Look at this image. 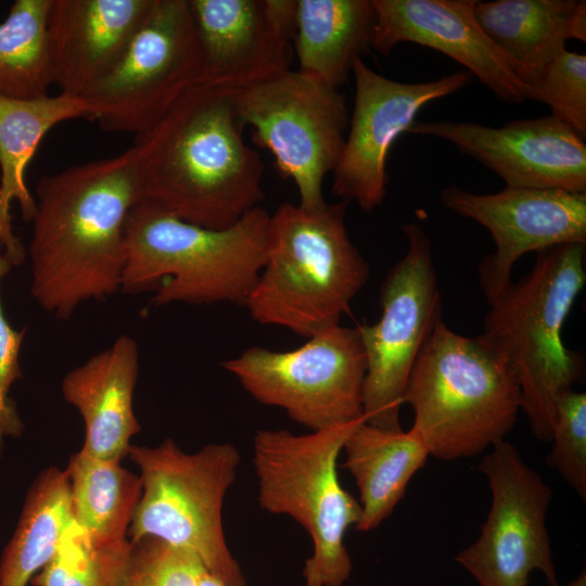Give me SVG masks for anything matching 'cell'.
Wrapping results in <instances>:
<instances>
[{"label": "cell", "instance_id": "1", "mask_svg": "<svg viewBox=\"0 0 586 586\" xmlns=\"http://www.w3.org/2000/svg\"><path fill=\"white\" fill-rule=\"evenodd\" d=\"M30 294L58 319L120 292L125 226L142 199L137 151L72 165L36 184Z\"/></svg>", "mask_w": 586, "mask_h": 586}, {"label": "cell", "instance_id": "2", "mask_svg": "<svg viewBox=\"0 0 586 586\" xmlns=\"http://www.w3.org/2000/svg\"><path fill=\"white\" fill-rule=\"evenodd\" d=\"M232 93L198 82L136 135L141 200L217 230L259 206L264 163L244 140Z\"/></svg>", "mask_w": 586, "mask_h": 586}, {"label": "cell", "instance_id": "3", "mask_svg": "<svg viewBox=\"0 0 586 586\" xmlns=\"http://www.w3.org/2000/svg\"><path fill=\"white\" fill-rule=\"evenodd\" d=\"M270 214L262 206L226 229L187 222L146 200L130 211L120 292L154 290L151 303L244 306L269 250Z\"/></svg>", "mask_w": 586, "mask_h": 586}, {"label": "cell", "instance_id": "4", "mask_svg": "<svg viewBox=\"0 0 586 586\" xmlns=\"http://www.w3.org/2000/svg\"><path fill=\"white\" fill-rule=\"evenodd\" d=\"M346 206L284 202L270 214L267 258L244 304L253 320L308 339L340 324L370 275L348 235Z\"/></svg>", "mask_w": 586, "mask_h": 586}, {"label": "cell", "instance_id": "5", "mask_svg": "<svg viewBox=\"0 0 586 586\" xmlns=\"http://www.w3.org/2000/svg\"><path fill=\"white\" fill-rule=\"evenodd\" d=\"M411 431L440 460L473 457L513 429L521 393L507 357L483 334L464 336L441 319L408 378Z\"/></svg>", "mask_w": 586, "mask_h": 586}, {"label": "cell", "instance_id": "6", "mask_svg": "<svg viewBox=\"0 0 586 586\" xmlns=\"http://www.w3.org/2000/svg\"><path fill=\"white\" fill-rule=\"evenodd\" d=\"M585 246L568 243L537 252L522 279L494 302L483 335L509 360L521 411L534 436L551 441L559 396L582 374L581 357L561 339L564 321L586 280Z\"/></svg>", "mask_w": 586, "mask_h": 586}, {"label": "cell", "instance_id": "7", "mask_svg": "<svg viewBox=\"0 0 586 586\" xmlns=\"http://www.w3.org/2000/svg\"><path fill=\"white\" fill-rule=\"evenodd\" d=\"M359 420L295 435L258 430L253 441L258 505L293 518L313 542L305 561V586H343L353 564L345 547L347 530L358 523L360 504L342 486L337 458Z\"/></svg>", "mask_w": 586, "mask_h": 586}, {"label": "cell", "instance_id": "8", "mask_svg": "<svg viewBox=\"0 0 586 586\" xmlns=\"http://www.w3.org/2000/svg\"><path fill=\"white\" fill-rule=\"evenodd\" d=\"M142 494L130 526V543L154 537L198 557L226 586H246L228 548L222 505L241 461L230 443L184 453L171 438L156 447L130 446Z\"/></svg>", "mask_w": 586, "mask_h": 586}, {"label": "cell", "instance_id": "9", "mask_svg": "<svg viewBox=\"0 0 586 586\" xmlns=\"http://www.w3.org/2000/svg\"><path fill=\"white\" fill-rule=\"evenodd\" d=\"M241 127L270 152L278 173L294 181L300 203L317 208L326 201L322 183L340 160L349 123L340 90L298 69L232 93Z\"/></svg>", "mask_w": 586, "mask_h": 586}, {"label": "cell", "instance_id": "10", "mask_svg": "<svg viewBox=\"0 0 586 586\" xmlns=\"http://www.w3.org/2000/svg\"><path fill=\"white\" fill-rule=\"evenodd\" d=\"M221 367L257 402L311 432L365 418L367 361L357 327L334 326L293 351L252 346Z\"/></svg>", "mask_w": 586, "mask_h": 586}, {"label": "cell", "instance_id": "11", "mask_svg": "<svg viewBox=\"0 0 586 586\" xmlns=\"http://www.w3.org/2000/svg\"><path fill=\"white\" fill-rule=\"evenodd\" d=\"M202 58L188 0H153L114 66L82 97L90 120L139 135L200 81Z\"/></svg>", "mask_w": 586, "mask_h": 586}, {"label": "cell", "instance_id": "12", "mask_svg": "<svg viewBox=\"0 0 586 586\" xmlns=\"http://www.w3.org/2000/svg\"><path fill=\"white\" fill-rule=\"evenodd\" d=\"M405 255L393 266L380 291L382 314L373 324L358 326L367 370L362 393L366 423L400 431V408L412 367L442 319V295L432 244L416 222L402 226Z\"/></svg>", "mask_w": 586, "mask_h": 586}, {"label": "cell", "instance_id": "13", "mask_svg": "<svg viewBox=\"0 0 586 586\" xmlns=\"http://www.w3.org/2000/svg\"><path fill=\"white\" fill-rule=\"evenodd\" d=\"M492 492V505L479 538L455 558L480 586H527L539 571L560 586L546 515L551 488L507 441L492 446L479 462Z\"/></svg>", "mask_w": 586, "mask_h": 586}, {"label": "cell", "instance_id": "14", "mask_svg": "<svg viewBox=\"0 0 586 586\" xmlns=\"http://www.w3.org/2000/svg\"><path fill=\"white\" fill-rule=\"evenodd\" d=\"M352 73L355 97L349 130L336 167L332 193L369 213L386 195V161L397 138L407 132L428 103L462 89L473 80L467 72L424 82L388 79L357 58Z\"/></svg>", "mask_w": 586, "mask_h": 586}, {"label": "cell", "instance_id": "15", "mask_svg": "<svg viewBox=\"0 0 586 586\" xmlns=\"http://www.w3.org/2000/svg\"><path fill=\"white\" fill-rule=\"evenodd\" d=\"M440 198L445 207L481 224L492 234L496 249L477 267L488 305L511 284L514 264L524 254L568 243L586 245V193L506 187L477 194L449 186Z\"/></svg>", "mask_w": 586, "mask_h": 586}, {"label": "cell", "instance_id": "16", "mask_svg": "<svg viewBox=\"0 0 586 586\" xmlns=\"http://www.w3.org/2000/svg\"><path fill=\"white\" fill-rule=\"evenodd\" d=\"M407 132L453 143L511 188L586 193V144L569 125L549 115L501 127L466 122H415Z\"/></svg>", "mask_w": 586, "mask_h": 586}, {"label": "cell", "instance_id": "17", "mask_svg": "<svg viewBox=\"0 0 586 586\" xmlns=\"http://www.w3.org/2000/svg\"><path fill=\"white\" fill-rule=\"evenodd\" d=\"M202 69L199 82L238 91L289 69L295 0H188Z\"/></svg>", "mask_w": 586, "mask_h": 586}, {"label": "cell", "instance_id": "18", "mask_svg": "<svg viewBox=\"0 0 586 586\" xmlns=\"http://www.w3.org/2000/svg\"><path fill=\"white\" fill-rule=\"evenodd\" d=\"M375 26L371 48L388 55L402 42L436 50L457 61L499 100H531L530 87L510 58L475 16L477 0H372Z\"/></svg>", "mask_w": 586, "mask_h": 586}, {"label": "cell", "instance_id": "19", "mask_svg": "<svg viewBox=\"0 0 586 586\" xmlns=\"http://www.w3.org/2000/svg\"><path fill=\"white\" fill-rule=\"evenodd\" d=\"M153 0H50L52 85L82 98L118 61Z\"/></svg>", "mask_w": 586, "mask_h": 586}, {"label": "cell", "instance_id": "20", "mask_svg": "<svg viewBox=\"0 0 586 586\" xmlns=\"http://www.w3.org/2000/svg\"><path fill=\"white\" fill-rule=\"evenodd\" d=\"M138 373V344L123 334L63 378V397L85 423L81 449L88 455L117 461L128 455L131 437L141 430L133 411Z\"/></svg>", "mask_w": 586, "mask_h": 586}, {"label": "cell", "instance_id": "21", "mask_svg": "<svg viewBox=\"0 0 586 586\" xmlns=\"http://www.w3.org/2000/svg\"><path fill=\"white\" fill-rule=\"evenodd\" d=\"M75 118H89V106L80 97L59 92L14 99L0 94V247L12 266L24 260L26 250L13 231L11 205L18 203L26 221L35 213V198L25 181L27 165L51 128Z\"/></svg>", "mask_w": 586, "mask_h": 586}, {"label": "cell", "instance_id": "22", "mask_svg": "<svg viewBox=\"0 0 586 586\" xmlns=\"http://www.w3.org/2000/svg\"><path fill=\"white\" fill-rule=\"evenodd\" d=\"M475 16L524 82L565 49L568 40H586L584 0L477 1Z\"/></svg>", "mask_w": 586, "mask_h": 586}, {"label": "cell", "instance_id": "23", "mask_svg": "<svg viewBox=\"0 0 586 586\" xmlns=\"http://www.w3.org/2000/svg\"><path fill=\"white\" fill-rule=\"evenodd\" d=\"M298 71L340 90L354 62L371 48L372 0H295Z\"/></svg>", "mask_w": 586, "mask_h": 586}, {"label": "cell", "instance_id": "24", "mask_svg": "<svg viewBox=\"0 0 586 586\" xmlns=\"http://www.w3.org/2000/svg\"><path fill=\"white\" fill-rule=\"evenodd\" d=\"M344 467L359 489L361 514L356 530L378 527L394 511L429 451L411 431H386L360 421L346 437Z\"/></svg>", "mask_w": 586, "mask_h": 586}, {"label": "cell", "instance_id": "25", "mask_svg": "<svg viewBox=\"0 0 586 586\" xmlns=\"http://www.w3.org/2000/svg\"><path fill=\"white\" fill-rule=\"evenodd\" d=\"M73 521L66 471L44 469L31 484L0 561V586H26L55 555Z\"/></svg>", "mask_w": 586, "mask_h": 586}, {"label": "cell", "instance_id": "26", "mask_svg": "<svg viewBox=\"0 0 586 586\" xmlns=\"http://www.w3.org/2000/svg\"><path fill=\"white\" fill-rule=\"evenodd\" d=\"M74 522L98 543L126 540L142 494L140 476L120 461L99 459L80 449L65 470Z\"/></svg>", "mask_w": 586, "mask_h": 586}, {"label": "cell", "instance_id": "27", "mask_svg": "<svg viewBox=\"0 0 586 586\" xmlns=\"http://www.w3.org/2000/svg\"><path fill=\"white\" fill-rule=\"evenodd\" d=\"M50 0H15L0 23V94L14 99L49 95L52 86L47 13Z\"/></svg>", "mask_w": 586, "mask_h": 586}, {"label": "cell", "instance_id": "28", "mask_svg": "<svg viewBox=\"0 0 586 586\" xmlns=\"http://www.w3.org/2000/svg\"><path fill=\"white\" fill-rule=\"evenodd\" d=\"M132 545L92 540L74 520L50 562L31 579L34 586H124Z\"/></svg>", "mask_w": 586, "mask_h": 586}, {"label": "cell", "instance_id": "29", "mask_svg": "<svg viewBox=\"0 0 586 586\" xmlns=\"http://www.w3.org/2000/svg\"><path fill=\"white\" fill-rule=\"evenodd\" d=\"M525 84L531 89V100L543 102L581 137H586V55L559 51Z\"/></svg>", "mask_w": 586, "mask_h": 586}, {"label": "cell", "instance_id": "30", "mask_svg": "<svg viewBox=\"0 0 586 586\" xmlns=\"http://www.w3.org/2000/svg\"><path fill=\"white\" fill-rule=\"evenodd\" d=\"M131 545L124 586H226L189 551L154 537Z\"/></svg>", "mask_w": 586, "mask_h": 586}, {"label": "cell", "instance_id": "31", "mask_svg": "<svg viewBox=\"0 0 586 586\" xmlns=\"http://www.w3.org/2000/svg\"><path fill=\"white\" fill-rule=\"evenodd\" d=\"M552 447L546 462L586 500V394L573 388L557 402L551 429Z\"/></svg>", "mask_w": 586, "mask_h": 586}, {"label": "cell", "instance_id": "32", "mask_svg": "<svg viewBox=\"0 0 586 586\" xmlns=\"http://www.w3.org/2000/svg\"><path fill=\"white\" fill-rule=\"evenodd\" d=\"M11 267V262L0 247V283ZM23 339L24 331H17L9 323L0 298V458L5 440L21 436L24 430L16 406L10 397L12 385L22 378L20 351Z\"/></svg>", "mask_w": 586, "mask_h": 586}, {"label": "cell", "instance_id": "33", "mask_svg": "<svg viewBox=\"0 0 586 586\" xmlns=\"http://www.w3.org/2000/svg\"><path fill=\"white\" fill-rule=\"evenodd\" d=\"M568 586H586L585 569Z\"/></svg>", "mask_w": 586, "mask_h": 586}]
</instances>
